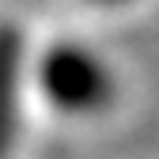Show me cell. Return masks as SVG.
Instances as JSON below:
<instances>
[{
  "label": "cell",
  "instance_id": "obj_2",
  "mask_svg": "<svg viewBox=\"0 0 159 159\" xmlns=\"http://www.w3.org/2000/svg\"><path fill=\"white\" fill-rule=\"evenodd\" d=\"M72 4L87 8V11H106V15H117V11H133V8H140L144 0H72Z\"/></svg>",
  "mask_w": 159,
  "mask_h": 159
},
{
  "label": "cell",
  "instance_id": "obj_1",
  "mask_svg": "<svg viewBox=\"0 0 159 159\" xmlns=\"http://www.w3.org/2000/svg\"><path fill=\"white\" fill-rule=\"evenodd\" d=\"M34 84L46 110L80 121V117H102L117 98V72L102 49L84 38H49L34 57Z\"/></svg>",
  "mask_w": 159,
  "mask_h": 159
}]
</instances>
